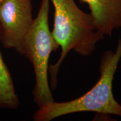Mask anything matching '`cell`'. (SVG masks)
Returning <instances> with one entry per match:
<instances>
[{
    "label": "cell",
    "instance_id": "1",
    "mask_svg": "<svg viewBox=\"0 0 121 121\" xmlns=\"http://www.w3.org/2000/svg\"><path fill=\"white\" fill-rule=\"evenodd\" d=\"M54 8V41L61 48L58 61L48 68L51 87L57 86V74L60 65L71 50L82 56H89L96 49V43L104 35L96 30L90 13L81 10L74 0H50Z\"/></svg>",
    "mask_w": 121,
    "mask_h": 121
},
{
    "label": "cell",
    "instance_id": "2",
    "mask_svg": "<svg viewBox=\"0 0 121 121\" xmlns=\"http://www.w3.org/2000/svg\"><path fill=\"white\" fill-rule=\"evenodd\" d=\"M121 59V39L116 50L107 51L100 60L98 82L89 91L80 97L66 102L48 103L37 110L35 121H50L72 113L93 112L105 115H116L121 118V105L114 99L113 81Z\"/></svg>",
    "mask_w": 121,
    "mask_h": 121
},
{
    "label": "cell",
    "instance_id": "3",
    "mask_svg": "<svg viewBox=\"0 0 121 121\" xmlns=\"http://www.w3.org/2000/svg\"><path fill=\"white\" fill-rule=\"evenodd\" d=\"M50 2L42 0L37 17L33 20L22 46V56L34 67L35 84L32 94L39 108L54 101L48 81V62L51 53L56 51L59 46L49 28Z\"/></svg>",
    "mask_w": 121,
    "mask_h": 121
},
{
    "label": "cell",
    "instance_id": "4",
    "mask_svg": "<svg viewBox=\"0 0 121 121\" xmlns=\"http://www.w3.org/2000/svg\"><path fill=\"white\" fill-rule=\"evenodd\" d=\"M31 0H4L0 6V42L22 56L25 38L33 22Z\"/></svg>",
    "mask_w": 121,
    "mask_h": 121
},
{
    "label": "cell",
    "instance_id": "5",
    "mask_svg": "<svg viewBox=\"0 0 121 121\" xmlns=\"http://www.w3.org/2000/svg\"><path fill=\"white\" fill-rule=\"evenodd\" d=\"M88 5L96 30L104 36L111 37L121 28V0H80Z\"/></svg>",
    "mask_w": 121,
    "mask_h": 121
},
{
    "label": "cell",
    "instance_id": "6",
    "mask_svg": "<svg viewBox=\"0 0 121 121\" xmlns=\"http://www.w3.org/2000/svg\"><path fill=\"white\" fill-rule=\"evenodd\" d=\"M19 105L13 78L0 50V108L15 110Z\"/></svg>",
    "mask_w": 121,
    "mask_h": 121
},
{
    "label": "cell",
    "instance_id": "7",
    "mask_svg": "<svg viewBox=\"0 0 121 121\" xmlns=\"http://www.w3.org/2000/svg\"><path fill=\"white\" fill-rule=\"evenodd\" d=\"M3 1H4V0H0V6H1V4H2V2H3Z\"/></svg>",
    "mask_w": 121,
    "mask_h": 121
}]
</instances>
